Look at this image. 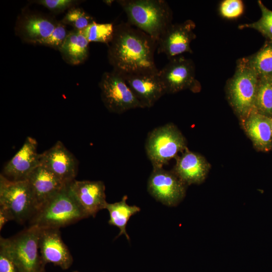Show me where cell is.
Segmentation results:
<instances>
[{"label": "cell", "mask_w": 272, "mask_h": 272, "mask_svg": "<svg viewBox=\"0 0 272 272\" xmlns=\"http://www.w3.org/2000/svg\"><path fill=\"white\" fill-rule=\"evenodd\" d=\"M127 196H124L118 202L107 203L106 209L109 214L110 225L118 227L120 232L118 236L124 235L127 239L129 237L126 231V227L130 218L140 211V208L136 206H129L126 203Z\"/></svg>", "instance_id": "cell-22"}, {"label": "cell", "mask_w": 272, "mask_h": 272, "mask_svg": "<svg viewBox=\"0 0 272 272\" xmlns=\"http://www.w3.org/2000/svg\"><path fill=\"white\" fill-rule=\"evenodd\" d=\"M11 221L9 216L2 208H0V230H1L4 225L8 221Z\"/></svg>", "instance_id": "cell-32"}, {"label": "cell", "mask_w": 272, "mask_h": 272, "mask_svg": "<svg viewBox=\"0 0 272 272\" xmlns=\"http://www.w3.org/2000/svg\"><path fill=\"white\" fill-rule=\"evenodd\" d=\"M145 149L153 168H161L187 149L185 139L173 123L154 129L148 134Z\"/></svg>", "instance_id": "cell-7"}, {"label": "cell", "mask_w": 272, "mask_h": 272, "mask_svg": "<svg viewBox=\"0 0 272 272\" xmlns=\"http://www.w3.org/2000/svg\"><path fill=\"white\" fill-rule=\"evenodd\" d=\"M70 187L88 217H94L99 211L106 209L108 202L103 182L75 179L70 183Z\"/></svg>", "instance_id": "cell-17"}, {"label": "cell", "mask_w": 272, "mask_h": 272, "mask_svg": "<svg viewBox=\"0 0 272 272\" xmlns=\"http://www.w3.org/2000/svg\"><path fill=\"white\" fill-rule=\"evenodd\" d=\"M99 86L101 100L109 111L121 114L130 109L143 108L122 74L113 70L104 73Z\"/></svg>", "instance_id": "cell-8"}, {"label": "cell", "mask_w": 272, "mask_h": 272, "mask_svg": "<svg viewBox=\"0 0 272 272\" xmlns=\"http://www.w3.org/2000/svg\"><path fill=\"white\" fill-rule=\"evenodd\" d=\"M95 22L94 18L80 8L73 7L67 12L61 22L71 25L74 29L81 31Z\"/></svg>", "instance_id": "cell-27"}, {"label": "cell", "mask_w": 272, "mask_h": 272, "mask_svg": "<svg viewBox=\"0 0 272 272\" xmlns=\"http://www.w3.org/2000/svg\"><path fill=\"white\" fill-rule=\"evenodd\" d=\"M88 217L68 184L40 207L29 221L30 226L59 229Z\"/></svg>", "instance_id": "cell-3"}, {"label": "cell", "mask_w": 272, "mask_h": 272, "mask_svg": "<svg viewBox=\"0 0 272 272\" xmlns=\"http://www.w3.org/2000/svg\"><path fill=\"white\" fill-rule=\"evenodd\" d=\"M254 111L272 117V77L259 78Z\"/></svg>", "instance_id": "cell-24"}, {"label": "cell", "mask_w": 272, "mask_h": 272, "mask_svg": "<svg viewBox=\"0 0 272 272\" xmlns=\"http://www.w3.org/2000/svg\"><path fill=\"white\" fill-rule=\"evenodd\" d=\"M81 1L76 0H39L34 3L42 5L49 11L55 13H61L65 10L76 7Z\"/></svg>", "instance_id": "cell-30"}, {"label": "cell", "mask_w": 272, "mask_h": 272, "mask_svg": "<svg viewBox=\"0 0 272 272\" xmlns=\"http://www.w3.org/2000/svg\"><path fill=\"white\" fill-rule=\"evenodd\" d=\"M158 75L166 94L174 93L185 89L196 92L200 86L195 78V66L192 60L182 56L169 59Z\"/></svg>", "instance_id": "cell-9"}, {"label": "cell", "mask_w": 272, "mask_h": 272, "mask_svg": "<svg viewBox=\"0 0 272 272\" xmlns=\"http://www.w3.org/2000/svg\"><path fill=\"white\" fill-rule=\"evenodd\" d=\"M270 118V121H271V131H272V117Z\"/></svg>", "instance_id": "cell-34"}, {"label": "cell", "mask_w": 272, "mask_h": 272, "mask_svg": "<svg viewBox=\"0 0 272 272\" xmlns=\"http://www.w3.org/2000/svg\"><path fill=\"white\" fill-rule=\"evenodd\" d=\"M122 75L143 108L152 107L166 94L158 72Z\"/></svg>", "instance_id": "cell-16"}, {"label": "cell", "mask_w": 272, "mask_h": 272, "mask_svg": "<svg viewBox=\"0 0 272 272\" xmlns=\"http://www.w3.org/2000/svg\"><path fill=\"white\" fill-rule=\"evenodd\" d=\"M67 33L65 25L61 22H58L50 35L39 41L37 44L48 46L58 50L65 40Z\"/></svg>", "instance_id": "cell-29"}, {"label": "cell", "mask_w": 272, "mask_h": 272, "mask_svg": "<svg viewBox=\"0 0 272 272\" xmlns=\"http://www.w3.org/2000/svg\"><path fill=\"white\" fill-rule=\"evenodd\" d=\"M258 79L244 57L238 60L235 73L227 82L230 104L242 121L254 110Z\"/></svg>", "instance_id": "cell-4"}, {"label": "cell", "mask_w": 272, "mask_h": 272, "mask_svg": "<svg viewBox=\"0 0 272 272\" xmlns=\"http://www.w3.org/2000/svg\"><path fill=\"white\" fill-rule=\"evenodd\" d=\"M242 121L246 132L257 149L268 151L272 148L270 117L253 111Z\"/></svg>", "instance_id": "cell-20"}, {"label": "cell", "mask_w": 272, "mask_h": 272, "mask_svg": "<svg viewBox=\"0 0 272 272\" xmlns=\"http://www.w3.org/2000/svg\"><path fill=\"white\" fill-rule=\"evenodd\" d=\"M116 2L125 12L127 22L157 42L172 24V11L164 0H119Z\"/></svg>", "instance_id": "cell-2"}, {"label": "cell", "mask_w": 272, "mask_h": 272, "mask_svg": "<svg viewBox=\"0 0 272 272\" xmlns=\"http://www.w3.org/2000/svg\"><path fill=\"white\" fill-rule=\"evenodd\" d=\"M107 45L113 71L122 75L159 71L154 60L157 41L127 22L114 26L112 38Z\"/></svg>", "instance_id": "cell-1"}, {"label": "cell", "mask_w": 272, "mask_h": 272, "mask_svg": "<svg viewBox=\"0 0 272 272\" xmlns=\"http://www.w3.org/2000/svg\"><path fill=\"white\" fill-rule=\"evenodd\" d=\"M58 22L53 17L40 13L25 12L16 23V34L26 43L37 44L48 37Z\"/></svg>", "instance_id": "cell-13"}, {"label": "cell", "mask_w": 272, "mask_h": 272, "mask_svg": "<svg viewBox=\"0 0 272 272\" xmlns=\"http://www.w3.org/2000/svg\"><path fill=\"white\" fill-rule=\"evenodd\" d=\"M40 155L36 140L27 137L20 149L5 165L2 174L12 181L26 180L40 165Z\"/></svg>", "instance_id": "cell-14"}, {"label": "cell", "mask_w": 272, "mask_h": 272, "mask_svg": "<svg viewBox=\"0 0 272 272\" xmlns=\"http://www.w3.org/2000/svg\"><path fill=\"white\" fill-rule=\"evenodd\" d=\"M73 272H79V271H74Z\"/></svg>", "instance_id": "cell-35"}, {"label": "cell", "mask_w": 272, "mask_h": 272, "mask_svg": "<svg viewBox=\"0 0 272 272\" xmlns=\"http://www.w3.org/2000/svg\"><path fill=\"white\" fill-rule=\"evenodd\" d=\"M209 164L201 155L187 149L179 157L173 171L185 184L199 183L206 178Z\"/></svg>", "instance_id": "cell-19"}, {"label": "cell", "mask_w": 272, "mask_h": 272, "mask_svg": "<svg viewBox=\"0 0 272 272\" xmlns=\"http://www.w3.org/2000/svg\"><path fill=\"white\" fill-rule=\"evenodd\" d=\"M114 26L112 23H97L96 21L79 31L90 42L107 44L112 39Z\"/></svg>", "instance_id": "cell-25"}, {"label": "cell", "mask_w": 272, "mask_h": 272, "mask_svg": "<svg viewBox=\"0 0 272 272\" xmlns=\"http://www.w3.org/2000/svg\"><path fill=\"white\" fill-rule=\"evenodd\" d=\"M104 3L109 6H111L114 3V1L113 0H105L103 1Z\"/></svg>", "instance_id": "cell-33"}, {"label": "cell", "mask_w": 272, "mask_h": 272, "mask_svg": "<svg viewBox=\"0 0 272 272\" xmlns=\"http://www.w3.org/2000/svg\"><path fill=\"white\" fill-rule=\"evenodd\" d=\"M41 228L29 227L13 237H1L0 244L6 249L20 272H43L44 263L40 252Z\"/></svg>", "instance_id": "cell-5"}, {"label": "cell", "mask_w": 272, "mask_h": 272, "mask_svg": "<svg viewBox=\"0 0 272 272\" xmlns=\"http://www.w3.org/2000/svg\"><path fill=\"white\" fill-rule=\"evenodd\" d=\"M0 208L11 220L23 223L32 218L37 209L28 181H12L0 175Z\"/></svg>", "instance_id": "cell-6"}, {"label": "cell", "mask_w": 272, "mask_h": 272, "mask_svg": "<svg viewBox=\"0 0 272 272\" xmlns=\"http://www.w3.org/2000/svg\"><path fill=\"white\" fill-rule=\"evenodd\" d=\"M0 272H20L5 247L1 244Z\"/></svg>", "instance_id": "cell-31"}, {"label": "cell", "mask_w": 272, "mask_h": 272, "mask_svg": "<svg viewBox=\"0 0 272 272\" xmlns=\"http://www.w3.org/2000/svg\"><path fill=\"white\" fill-rule=\"evenodd\" d=\"M185 184L174 172L161 168H153L148 182L149 192L162 203L173 206L184 197Z\"/></svg>", "instance_id": "cell-10"}, {"label": "cell", "mask_w": 272, "mask_h": 272, "mask_svg": "<svg viewBox=\"0 0 272 272\" xmlns=\"http://www.w3.org/2000/svg\"><path fill=\"white\" fill-rule=\"evenodd\" d=\"M257 4L261 13L260 19L251 23L241 24L238 28L240 29H254L260 33L266 40H272V11L266 7L261 1H258Z\"/></svg>", "instance_id": "cell-26"}, {"label": "cell", "mask_w": 272, "mask_h": 272, "mask_svg": "<svg viewBox=\"0 0 272 272\" xmlns=\"http://www.w3.org/2000/svg\"><path fill=\"white\" fill-rule=\"evenodd\" d=\"M195 24L191 20L171 24L157 41L158 53H164L169 59L185 52L192 53L190 43L195 37Z\"/></svg>", "instance_id": "cell-11"}, {"label": "cell", "mask_w": 272, "mask_h": 272, "mask_svg": "<svg viewBox=\"0 0 272 272\" xmlns=\"http://www.w3.org/2000/svg\"><path fill=\"white\" fill-rule=\"evenodd\" d=\"M40 165L46 168L65 184L75 179L78 162L74 155L57 141L50 148L40 155Z\"/></svg>", "instance_id": "cell-12"}, {"label": "cell", "mask_w": 272, "mask_h": 272, "mask_svg": "<svg viewBox=\"0 0 272 272\" xmlns=\"http://www.w3.org/2000/svg\"><path fill=\"white\" fill-rule=\"evenodd\" d=\"M245 59L258 78L272 77V40H266L258 51Z\"/></svg>", "instance_id": "cell-23"}, {"label": "cell", "mask_w": 272, "mask_h": 272, "mask_svg": "<svg viewBox=\"0 0 272 272\" xmlns=\"http://www.w3.org/2000/svg\"><path fill=\"white\" fill-rule=\"evenodd\" d=\"M27 180L37 210L66 185L41 165L31 173Z\"/></svg>", "instance_id": "cell-18"}, {"label": "cell", "mask_w": 272, "mask_h": 272, "mask_svg": "<svg viewBox=\"0 0 272 272\" xmlns=\"http://www.w3.org/2000/svg\"><path fill=\"white\" fill-rule=\"evenodd\" d=\"M89 43L79 31L73 29L68 32L58 50L66 63L78 65L83 63L88 57Z\"/></svg>", "instance_id": "cell-21"}, {"label": "cell", "mask_w": 272, "mask_h": 272, "mask_svg": "<svg viewBox=\"0 0 272 272\" xmlns=\"http://www.w3.org/2000/svg\"><path fill=\"white\" fill-rule=\"evenodd\" d=\"M219 11L223 18L235 19L243 14L244 5L241 0H224L220 3Z\"/></svg>", "instance_id": "cell-28"}, {"label": "cell", "mask_w": 272, "mask_h": 272, "mask_svg": "<svg viewBox=\"0 0 272 272\" xmlns=\"http://www.w3.org/2000/svg\"><path fill=\"white\" fill-rule=\"evenodd\" d=\"M40 228L39 245L44 263H52L62 269H68L73 263V258L61 238L59 229Z\"/></svg>", "instance_id": "cell-15"}]
</instances>
